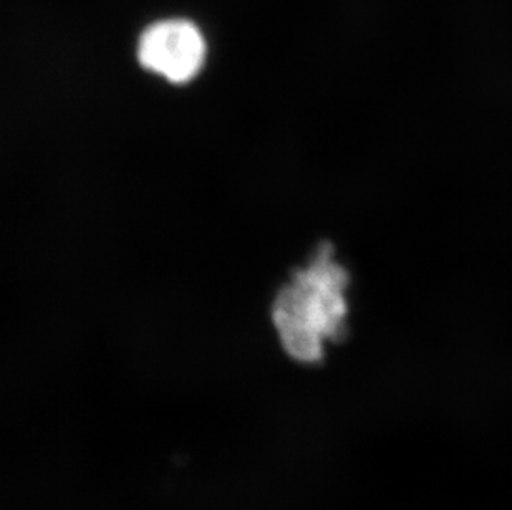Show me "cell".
Instances as JSON below:
<instances>
[{
    "label": "cell",
    "mask_w": 512,
    "mask_h": 510,
    "mask_svg": "<svg viewBox=\"0 0 512 510\" xmlns=\"http://www.w3.org/2000/svg\"><path fill=\"white\" fill-rule=\"evenodd\" d=\"M350 318V274L330 249L295 270L272 304V323L285 353L312 365L339 342Z\"/></svg>",
    "instance_id": "cell-1"
},
{
    "label": "cell",
    "mask_w": 512,
    "mask_h": 510,
    "mask_svg": "<svg viewBox=\"0 0 512 510\" xmlns=\"http://www.w3.org/2000/svg\"><path fill=\"white\" fill-rule=\"evenodd\" d=\"M136 60L151 75L173 85H186L203 72L208 60V39L193 20H156L138 37Z\"/></svg>",
    "instance_id": "cell-2"
}]
</instances>
